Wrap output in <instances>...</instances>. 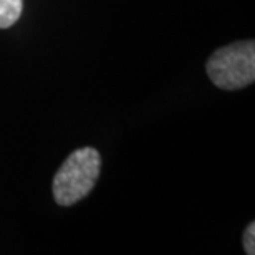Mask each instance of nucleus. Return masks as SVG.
Returning a JSON list of instances; mask_svg holds the SVG:
<instances>
[{"mask_svg":"<svg viewBox=\"0 0 255 255\" xmlns=\"http://www.w3.org/2000/svg\"><path fill=\"white\" fill-rule=\"evenodd\" d=\"M23 0H0V28H10L22 15Z\"/></svg>","mask_w":255,"mask_h":255,"instance_id":"obj_3","label":"nucleus"},{"mask_svg":"<svg viewBox=\"0 0 255 255\" xmlns=\"http://www.w3.org/2000/svg\"><path fill=\"white\" fill-rule=\"evenodd\" d=\"M101 169V156L95 147H81L66 157L53 177V197L68 207L93 191Z\"/></svg>","mask_w":255,"mask_h":255,"instance_id":"obj_1","label":"nucleus"},{"mask_svg":"<svg viewBox=\"0 0 255 255\" xmlns=\"http://www.w3.org/2000/svg\"><path fill=\"white\" fill-rule=\"evenodd\" d=\"M244 249H246L247 255L255 254V224L251 222L244 232Z\"/></svg>","mask_w":255,"mask_h":255,"instance_id":"obj_4","label":"nucleus"},{"mask_svg":"<svg viewBox=\"0 0 255 255\" xmlns=\"http://www.w3.org/2000/svg\"><path fill=\"white\" fill-rule=\"evenodd\" d=\"M206 70L217 88L234 91L242 90L255 81V42L242 40L231 43L212 53Z\"/></svg>","mask_w":255,"mask_h":255,"instance_id":"obj_2","label":"nucleus"}]
</instances>
